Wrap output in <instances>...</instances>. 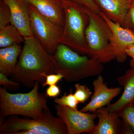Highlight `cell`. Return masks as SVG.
I'll return each instance as SVG.
<instances>
[{
	"label": "cell",
	"instance_id": "cell-1",
	"mask_svg": "<svg viewBox=\"0 0 134 134\" xmlns=\"http://www.w3.org/2000/svg\"><path fill=\"white\" fill-rule=\"evenodd\" d=\"M25 39L16 67L10 77L13 81L31 88L37 82L43 85L46 81L45 75L58 73L52 55L36 38L33 36Z\"/></svg>",
	"mask_w": 134,
	"mask_h": 134
},
{
	"label": "cell",
	"instance_id": "cell-2",
	"mask_svg": "<svg viewBox=\"0 0 134 134\" xmlns=\"http://www.w3.org/2000/svg\"><path fill=\"white\" fill-rule=\"evenodd\" d=\"M52 59L57 73L63 75L68 82H77L100 75L104 69L103 63L86 55H81L69 47L60 43Z\"/></svg>",
	"mask_w": 134,
	"mask_h": 134
},
{
	"label": "cell",
	"instance_id": "cell-3",
	"mask_svg": "<svg viewBox=\"0 0 134 134\" xmlns=\"http://www.w3.org/2000/svg\"><path fill=\"white\" fill-rule=\"evenodd\" d=\"M39 83L36 82L31 90L26 93H10L5 87H0L1 117L20 115L37 118L43 116L49 108L46 94L38 92Z\"/></svg>",
	"mask_w": 134,
	"mask_h": 134
},
{
	"label": "cell",
	"instance_id": "cell-4",
	"mask_svg": "<svg viewBox=\"0 0 134 134\" xmlns=\"http://www.w3.org/2000/svg\"><path fill=\"white\" fill-rule=\"evenodd\" d=\"M1 134H68L63 120L53 115L49 108L37 118H21L12 115L0 125Z\"/></svg>",
	"mask_w": 134,
	"mask_h": 134
},
{
	"label": "cell",
	"instance_id": "cell-5",
	"mask_svg": "<svg viewBox=\"0 0 134 134\" xmlns=\"http://www.w3.org/2000/svg\"><path fill=\"white\" fill-rule=\"evenodd\" d=\"M63 2L65 25L60 43L83 53L87 54L85 31L89 22L88 9L69 0Z\"/></svg>",
	"mask_w": 134,
	"mask_h": 134
},
{
	"label": "cell",
	"instance_id": "cell-6",
	"mask_svg": "<svg viewBox=\"0 0 134 134\" xmlns=\"http://www.w3.org/2000/svg\"><path fill=\"white\" fill-rule=\"evenodd\" d=\"M88 13L89 22L85 31L86 54L103 64L110 62L115 58L110 44L111 31L100 15L88 9Z\"/></svg>",
	"mask_w": 134,
	"mask_h": 134
},
{
	"label": "cell",
	"instance_id": "cell-7",
	"mask_svg": "<svg viewBox=\"0 0 134 134\" xmlns=\"http://www.w3.org/2000/svg\"><path fill=\"white\" fill-rule=\"evenodd\" d=\"M31 28L33 36L51 55L55 52L64 28L56 25L30 5Z\"/></svg>",
	"mask_w": 134,
	"mask_h": 134
},
{
	"label": "cell",
	"instance_id": "cell-8",
	"mask_svg": "<svg viewBox=\"0 0 134 134\" xmlns=\"http://www.w3.org/2000/svg\"><path fill=\"white\" fill-rule=\"evenodd\" d=\"M55 108L58 117L63 120L66 127L68 134H91L96 126L95 120L97 117L95 113L83 112L77 109L57 104Z\"/></svg>",
	"mask_w": 134,
	"mask_h": 134
},
{
	"label": "cell",
	"instance_id": "cell-9",
	"mask_svg": "<svg viewBox=\"0 0 134 134\" xmlns=\"http://www.w3.org/2000/svg\"><path fill=\"white\" fill-rule=\"evenodd\" d=\"M100 15L110 27L112 35L110 38V44L117 62H125L127 54L126 50L127 47L134 45V31L131 29L122 27L119 24L107 18L103 12Z\"/></svg>",
	"mask_w": 134,
	"mask_h": 134
},
{
	"label": "cell",
	"instance_id": "cell-10",
	"mask_svg": "<svg viewBox=\"0 0 134 134\" xmlns=\"http://www.w3.org/2000/svg\"><path fill=\"white\" fill-rule=\"evenodd\" d=\"M98 76L92 83L94 93L88 104L81 109L82 112L94 113L98 109L108 105L122 90L121 87L108 88L102 76L99 75Z\"/></svg>",
	"mask_w": 134,
	"mask_h": 134
},
{
	"label": "cell",
	"instance_id": "cell-11",
	"mask_svg": "<svg viewBox=\"0 0 134 134\" xmlns=\"http://www.w3.org/2000/svg\"><path fill=\"white\" fill-rule=\"evenodd\" d=\"M11 13L10 24L19 30L25 39L33 36L31 28L30 4L27 0H3Z\"/></svg>",
	"mask_w": 134,
	"mask_h": 134
},
{
	"label": "cell",
	"instance_id": "cell-12",
	"mask_svg": "<svg viewBox=\"0 0 134 134\" xmlns=\"http://www.w3.org/2000/svg\"><path fill=\"white\" fill-rule=\"evenodd\" d=\"M43 16L54 24L64 28L65 10L61 0H27Z\"/></svg>",
	"mask_w": 134,
	"mask_h": 134
},
{
	"label": "cell",
	"instance_id": "cell-13",
	"mask_svg": "<svg viewBox=\"0 0 134 134\" xmlns=\"http://www.w3.org/2000/svg\"><path fill=\"white\" fill-rule=\"evenodd\" d=\"M94 1L107 18L123 27L132 0Z\"/></svg>",
	"mask_w": 134,
	"mask_h": 134
},
{
	"label": "cell",
	"instance_id": "cell-14",
	"mask_svg": "<svg viewBox=\"0 0 134 134\" xmlns=\"http://www.w3.org/2000/svg\"><path fill=\"white\" fill-rule=\"evenodd\" d=\"M94 113L99 121L91 134L121 133L122 123L117 112L110 111L104 107Z\"/></svg>",
	"mask_w": 134,
	"mask_h": 134
},
{
	"label": "cell",
	"instance_id": "cell-15",
	"mask_svg": "<svg viewBox=\"0 0 134 134\" xmlns=\"http://www.w3.org/2000/svg\"><path fill=\"white\" fill-rule=\"evenodd\" d=\"M130 68L125 75L117 78L118 82L124 90L122 96L116 102L107 106L110 111L117 112L126 105L134 103V65L130 64Z\"/></svg>",
	"mask_w": 134,
	"mask_h": 134
},
{
	"label": "cell",
	"instance_id": "cell-16",
	"mask_svg": "<svg viewBox=\"0 0 134 134\" xmlns=\"http://www.w3.org/2000/svg\"><path fill=\"white\" fill-rule=\"evenodd\" d=\"M20 44L15 43L0 49V72L10 76L17 64L18 59L22 51Z\"/></svg>",
	"mask_w": 134,
	"mask_h": 134
},
{
	"label": "cell",
	"instance_id": "cell-17",
	"mask_svg": "<svg viewBox=\"0 0 134 134\" xmlns=\"http://www.w3.org/2000/svg\"><path fill=\"white\" fill-rule=\"evenodd\" d=\"M25 38L15 26L10 24L0 29V47L4 48L15 43H24Z\"/></svg>",
	"mask_w": 134,
	"mask_h": 134
},
{
	"label": "cell",
	"instance_id": "cell-18",
	"mask_svg": "<svg viewBox=\"0 0 134 134\" xmlns=\"http://www.w3.org/2000/svg\"><path fill=\"white\" fill-rule=\"evenodd\" d=\"M117 113L123 123L121 133L134 134V103L126 105Z\"/></svg>",
	"mask_w": 134,
	"mask_h": 134
},
{
	"label": "cell",
	"instance_id": "cell-19",
	"mask_svg": "<svg viewBox=\"0 0 134 134\" xmlns=\"http://www.w3.org/2000/svg\"><path fill=\"white\" fill-rule=\"evenodd\" d=\"M11 22V13L8 6L3 0H0V29L9 25Z\"/></svg>",
	"mask_w": 134,
	"mask_h": 134
},
{
	"label": "cell",
	"instance_id": "cell-20",
	"mask_svg": "<svg viewBox=\"0 0 134 134\" xmlns=\"http://www.w3.org/2000/svg\"><path fill=\"white\" fill-rule=\"evenodd\" d=\"M75 92L74 95L79 103H84L91 96L92 92L85 85L76 83L75 85Z\"/></svg>",
	"mask_w": 134,
	"mask_h": 134
},
{
	"label": "cell",
	"instance_id": "cell-21",
	"mask_svg": "<svg viewBox=\"0 0 134 134\" xmlns=\"http://www.w3.org/2000/svg\"><path fill=\"white\" fill-rule=\"evenodd\" d=\"M54 101L58 105L68 107L74 109H77V105L79 103L71 91L68 95L65 93L60 98H55Z\"/></svg>",
	"mask_w": 134,
	"mask_h": 134
},
{
	"label": "cell",
	"instance_id": "cell-22",
	"mask_svg": "<svg viewBox=\"0 0 134 134\" xmlns=\"http://www.w3.org/2000/svg\"><path fill=\"white\" fill-rule=\"evenodd\" d=\"M76 4L88 9L97 14L100 15L101 11L94 0H69Z\"/></svg>",
	"mask_w": 134,
	"mask_h": 134
},
{
	"label": "cell",
	"instance_id": "cell-23",
	"mask_svg": "<svg viewBox=\"0 0 134 134\" xmlns=\"http://www.w3.org/2000/svg\"><path fill=\"white\" fill-rule=\"evenodd\" d=\"M7 76L0 72V84L10 91H15L18 90L21 85L19 82L10 80Z\"/></svg>",
	"mask_w": 134,
	"mask_h": 134
},
{
	"label": "cell",
	"instance_id": "cell-24",
	"mask_svg": "<svg viewBox=\"0 0 134 134\" xmlns=\"http://www.w3.org/2000/svg\"><path fill=\"white\" fill-rule=\"evenodd\" d=\"M123 27L134 31V0H132V5L127 14Z\"/></svg>",
	"mask_w": 134,
	"mask_h": 134
},
{
	"label": "cell",
	"instance_id": "cell-25",
	"mask_svg": "<svg viewBox=\"0 0 134 134\" xmlns=\"http://www.w3.org/2000/svg\"><path fill=\"white\" fill-rule=\"evenodd\" d=\"M46 81L42 85L43 87L56 85L63 78V75L60 73L45 75Z\"/></svg>",
	"mask_w": 134,
	"mask_h": 134
},
{
	"label": "cell",
	"instance_id": "cell-26",
	"mask_svg": "<svg viewBox=\"0 0 134 134\" xmlns=\"http://www.w3.org/2000/svg\"><path fill=\"white\" fill-rule=\"evenodd\" d=\"M59 87L56 85L49 86L46 91V94L49 97L55 98L58 97L60 93Z\"/></svg>",
	"mask_w": 134,
	"mask_h": 134
},
{
	"label": "cell",
	"instance_id": "cell-27",
	"mask_svg": "<svg viewBox=\"0 0 134 134\" xmlns=\"http://www.w3.org/2000/svg\"><path fill=\"white\" fill-rule=\"evenodd\" d=\"M126 52L127 55L132 58V59L130 60V63L134 65V45L129 46L127 47Z\"/></svg>",
	"mask_w": 134,
	"mask_h": 134
},
{
	"label": "cell",
	"instance_id": "cell-28",
	"mask_svg": "<svg viewBox=\"0 0 134 134\" xmlns=\"http://www.w3.org/2000/svg\"><path fill=\"white\" fill-rule=\"evenodd\" d=\"M61 1H62L64 2V1H67V0H61Z\"/></svg>",
	"mask_w": 134,
	"mask_h": 134
}]
</instances>
